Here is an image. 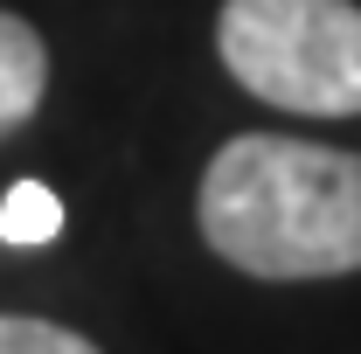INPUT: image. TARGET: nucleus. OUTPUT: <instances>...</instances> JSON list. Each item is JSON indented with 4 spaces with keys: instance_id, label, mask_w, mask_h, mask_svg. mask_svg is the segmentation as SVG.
<instances>
[{
    "instance_id": "f257e3e1",
    "label": "nucleus",
    "mask_w": 361,
    "mask_h": 354,
    "mask_svg": "<svg viewBox=\"0 0 361 354\" xmlns=\"http://www.w3.org/2000/svg\"><path fill=\"white\" fill-rule=\"evenodd\" d=\"M195 222L243 278H348L361 271V153L243 133L209 160Z\"/></svg>"
},
{
    "instance_id": "f03ea898",
    "label": "nucleus",
    "mask_w": 361,
    "mask_h": 354,
    "mask_svg": "<svg viewBox=\"0 0 361 354\" xmlns=\"http://www.w3.org/2000/svg\"><path fill=\"white\" fill-rule=\"evenodd\" d=\"M216 56L250 97L299 118H361L355 0H223Z\"/></svg>"
},
{
    "instance_id": "7ed1b4c3",
    "label": "nucleus",
    "mask_w": 361,
    "mask_h": 354,
    "mask_svg": "<svg viewBox=\"0 0 361 354\" xmlns=\"http://www.w3.org/2000/svg\"><path fill=\"white\" fill-rule=\"evenodd\" d=\"M49 97V42L35 35V21L0 7V139L21 133Z\"/></svg>"
},
{
    "instance_id": "20e7f679",
    "label": "nucleus",
    "mask_w": 361,
    "mask_h": 354,
    "mask_svg": "<svg viewBox=\"0 0 361 354\" xmlns=\"http://www.w3.org/2000/svg\"><path fill=\"white\" fill-rule=\"evenodd\" d=\"M63 236V202L42 181H14L0 195V250H42Z\"/></svg>"
},
{
    "instance_id": "39448f33",
    "label": "nucleus",
    "mask_w": 361,
    "mask_h": 354,
    "mask_svg": "<svg viewBox=\"0 0 361 354\" xmlns=\"http://www.w3.org/2000/svg\"><path fill=\"white\" fill-rule=\"evenodd\" d=\"M0 354H97L84 334L35 319V312H0Z\"/></svg>"
}]
</instances>
